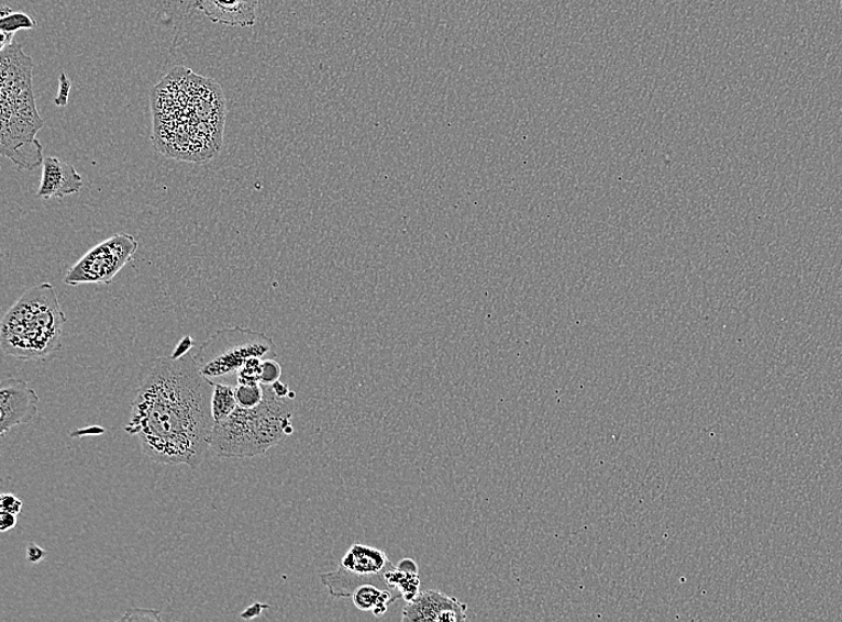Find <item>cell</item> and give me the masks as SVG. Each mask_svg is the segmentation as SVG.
<instances>
[{"label": "cell", "mask_w": 842, "mask_h": 622, "mask_svg": "<svg viewBox=\"0 0 842 622\" xmlns=\"http://www.w3.org/2000/svg\"><path fill=\"white\" fill-rule=\"evenodd\" d=\"M120 621H160V612L153 610H142V608H132Z\"/></svg>", "instance_id": "cell-20"}, {"label": "cell", "mask_w": 842, "mask_h": 622, "mask_svg": "<svg viewBox=\"0 0 842 622\" xmlns=\"http://www.w3.org/2000/svg\"><path fill=\"white\" fill-rule=\"evenodd\" d=\"M390 589L398 590L406 603L412 602L420 593L419 567L413 559H402L386 574Z\"/></svg>", "instance_id": "cell-14"}, {"label": "cell", "mask_w": 842, "mask_h": 622, "mask_svg": "<svg viewBox=\"0 0 842 622\" xmlns=\"http://www.w3.org/2000/svg\"><path fill=\"white\" fill-rule=\"evenodd\" d=\"M281 368L274 358L263 360L262 385L272 386L280 380Z\"/></svg>", "instance_id": "cell-19"}, {"label": "cell", "mask_w": 842, "mask_h": 622, "mask_svg": "<svg viewBox=\"0 0 842 622\" xmlns=\"http://www.w3.org/2000/svg\"><path fill=\"white\" fill-rule=\"evenodd\" d=\"M353 603L362 612H372L375 617H384L389 606L402 600L398 590L384 589L375 585H364L352 595Z\"/></svg>", "instance_id": "cell-13"}, {"label": "cell", "mask_w": 842, "mask_h": 622, "mask_svg": "<svg viewBox=\"0 0 842 622\" xmlns=\"http://www.w3.org/2000/svg\"><path fill=\"white\" fill-rule=\"evenodd\" d=\"M235 396L239 406L243 409H254L259 406L265 396L264 386L259 385H240L235 387Z\"/></svg>", "instance_id": "cell-17"}, {"label": "cell", "mask_w": 842, "mask_h": 622, "mask_svg": "<svg viewBox=\"0 0 842 622\" xmlns=\"http://www.w3.org/2000/svg\"><path fill=\"white\" fill-rule=\"evenodd\" d=\"M2 155L13 162L20 169L33 170L44 164L43 145L36 140V133L44 123L26 119L2 105Z\"/></svg>", "instance_id": "cell-7"}, {"label": "cell", "mask_w": 842, "mask_h": 622, "mask_svg": "<svg viewBox=\"0 0 842 622\" xmlns=\"http://www.w3.org/2000/svg\"><path fill=\"white\" fill-rule=\"evenodd\" d=\"M468 606L437 590L420 591L417 599L403 608L402 622L466 621Z\"/></svg>", "instance_id": "cell-9"}, {"label": "cell", "mask_w": 842, "mask_h": 622, "mask_svg": "<svg viewBox=\"0 0 842 622\" xmlns=\"http://www.w3.org/2000/svg\"><path fill=\"white\" fill-rule=\"evenodd\" d=\"M841 8H842V0H841Z\"/></svg>", "instance_id": "cell-29"}, {"label": "cell", "mask_w": 842, "mask_h": 622, "mask_svg": "<svg viewBox=\"0 0 842 622\" xmlns=\"http://www.w3.org/2000/svg\"><path fill=\"white\" fill-rule=\"evenodd\" d=\"M213 389L191 354L147 360L125 430L156 463L198 469L211 449Z\"/></svg>", "instance_id": "cell-1"}, {"label": "cell", "mask_w": 842, "mask_h": 622, "mask_svg": "<svg viewBox=\"0 0 842 622\" xmlns=\"http://www.w3.org/2000/svg\"><path fill=\"white\" fill-rule=\"evenodd\" d=\"M103 432H104V429L93 426L86 430H78L76 432H73L71 437L85 436V435H101L103 434Z\"/></svg>", "instance_id": "cell-27"}, {"label": "cell", "mask_w": 842, "mask_h": 622, "mask_svg": "<svg viewBox=\"0 0 842 622\" xmlns=\"http://www.w3.org/2000/svg\"><path fill=\"white\" fill-rule=\"evenodd\" d=\"M267 608H269L267 604L254 603L241 614V618L244 620H252L256 617H259L264 610H267Z\"/></svg>", "instance_id": "cell-26"}, {"label": "cell", "mask_w": 842, "mask_h": 622, "mask_svg": "<svg viewBox=\"0 0 842 622\" xmlns=\"http://www.w3.org/2000/svg\"><path fill=\"white\" fill-rule=\"evenodd\" d=\"M263 360L262 358H251L244 363L237 371V382L240 385L262 384Z\"/></svg>", "instance_id": "cell-18"}, {"label": "cell", "mask_w": 842, "mask_h": 622, "mask_svg": "<svg viewBox=\"0 0 842 622\" xmlns=\"http://www.w3.org/2000/svg\"><path fill=\"white\" fill-rule=\"evenodd\" d=\"M235 387L223 384H214L212 395V414L215 424L225 421L237 409Z\"/></svg>", "instance_id": "cell-15"}, {"label": "cell", "mask_w": 842, "mask_h": 622, "mask_svg": "<svg viewBox=\"0 0 842 622\" xmlns=\"http://www.w3.org/2000/svg\"><path fill=\"white\" fill-rule=\"evenodd\" d=\"M38 397L35 390L18 378H7L0 384V434L4 436L12 427L30 424L37 413Z\"/></svg>", "instance_id": "cell-8"}, {"label": "cell", "mask_w": 842, "mask_h": 622, "mask_svg": "<svg viewBox=\"0 0 842 622\" xmlns=\"http://www.w3.org/2000/svg\"><path fill=\"white\" fill-rule=\"evenodd\" d=\"M394 566L384 551L355 544L345 553L341 566L335 571L322 574L320 579L331 597L347 599L364 585L390 589L386 574Z\"/></svg>", "instance_id": "cell-5"}, {"label": "cell", "mask_w": 842, "mask_h": 622, "mask_svg": "<svg viewBox=\"0 0 842 622\" xmlns=\"http://www.w3.org/2000/svg\"><path fill=\"white\" fill-rule=\"evenodd\" d=\"M23 507L22 500L16 496L4 493L0 497V509L19 515Z\"/></svg>", "instance_id": "cell-21"}, {"label": "cell", "mask_w": 842, "mask_h": 622, "mask_svg": "<svg viewBox=\"0 0 842 622\" xmlns=\"http://www.w3.org/2000/svg\"><path fill=\"white\" fill-rule=\"evenodd\" d=\"M18 525V515L15 513L3 511L0 512V531L8 532Z\"/></svg>", "instance_id": "cell-24"}, {"label": "cell", "mask_w": 842, "mask_h": 622, "mask_svg": "<svg viewBox=\"0 0 842 622\" xmlns=\"http://www.w3.org/2000/svg\"><path fill=\"white\" fill-rule=\"evenodd\" d=\"M274 341L263 333L233 327L213 333L198 349L195 359L198 368L208 378L237 375L242 365L251 358H275Z\"/></svg>", "instance_id": "cell-4"}, {"label": "cell", "mask_w": 842, "mask_h": 622, "mask_svg": "<svg viewBox=\"0 0 842 622\" xmlns=\"http://www.w3.org/2000/svg\"><path fill=\"white\" fill-rule=\"evenodd\" d=\"M259 0H196L193 8L213 23L229 26H253Z\"/></svg>", "instance_id": "cell-11"}, {"label": "cell", "mask_w": 842, "mask_h": 622, "mask_svg": "<svg viewBox=\"0 0 842 622\" xmlns=\"http://www.w3.org/2000/svg\"><path fill=\"white\" fill-rule=\"evenodd\" d=\"M70 90H71L70 79L67 78L65 74H62L59 79V92L57 95L56 100H54V103H56L58 107H65L67 102H69Z\"/></svg>", "instance_id": "cell-22"}, {"label": "cell", "mask_w": 842, "mask_h": 622, "mask_svg": "<svg viewBox=\"0 0 842 622\" xmlns=\"http://www.w3.org/2000/svg\"><path fill=\"white\" fill-rule=\"evenodd\" d=\"M47 557V551L40 547L35 543H29L26 545V562L31 564H37L43 562Z\"/></svg>", "instance_id": "cell-23"}, {"label": "cell", "mask_w": 842, "mask_h": 622, "mask_svg": "<svg viewBox=\"0 0 842 622\" xmlns=\"http://www.w3.org/2000/svg\"><path fill=\"white\" fill-rule=\"evenodd\" d=\"M37 29L35 20L24 12H13L11 8L3 7L0 10V31L16 34L19 31H33Z\"/></svg>", "instance_id": "cell-16"}, {"label": "cell", "mask_w": 842, "mask_h": 622, "mask_svg": "<svg viewBox=\"0 0 842 622\" xmlns=\"http://www.w3.org/2000/svg\"><path fill=\"white\" fill-rule=\"evenodd\" d=\"M264 386V400L254 409L237 406L225 421L217 423L212 431L211 451L223 458H248L261 456L285 437L293 434L291 419L293 401L279 398L270 386Z\"/></svg>", "instance_id": "cell-2"}, {"label": "cell", "mask_w": 842, "mask_h": 622, "mask_svg": "<svg viewBox=\"0 0 842 622\" xmlns=\"http://www.w3.org/2000/svg\"><path fill=\"white\" fill-rule=\"evenodd\" d=\"M272 389H274L275 393L279 398H289L290 389L287 385L281 384L280 381L270 386Z\"/></svg>", "instance_id": "cell-28"}, {"label": "cell", "mask_w": 842, "mask_h": 622, "mask_svg": "<svg viewBox=\"0 0 842 622\" xmlns=\"http://www.w3.org/2000/svg\"><path fill=\"white\" fill-rule=\"evenodd\" d=\"M195 346V341L191 336H186L184 340L179 343L178 346L174 349V353L171 355L173 358L179 359L187 354H189V351Z\"/></svg>", "instance_id": "cell-25"}, {"label": "cell", "mask_w": 842, "mask_h": 622, "mask_svg": "<svg viewBox=\"0 0 842 622\" xmlns=\"http://www.w3.org/2000/svg\"><path fill=\"white\" fill-rule=\"evenodd\" d=\"M137 251L139 241L132 235L117 234L90 249L71 267L64 282L69 287H79L84 284L110 286L120 270L133 260Z\"/></svg>", "instance_id": "cell-6"}, {"label": "cell", "mask_w": 842, "mask_h": 622, "mask_svg": "<svg viewBox=\"0 0 842 622\" xmlns=\"http://www.w3.org/2000/svg\"><path fill=\"white\" fill-rule=\"evenodd\" d=\"M84 185V178L73 165L66 164L58 157L48 156L44 159L43 178H41L37 197L63 199L79 193Z\"/></svg>", "instance_id": "cell-10"}, {"label": "cell", "mask_w": 842, "mask_h": 622, "mask_svg": "<svg viewBox=\"0 0 842 622\" xmlns=\"http://www.w3.org/2000/svg\"><path fill=\"white\" fill-rule=\"evenodd\" d=\"M34 63L25 56L22 46L12 44L2 49L3 91L32 86Z\"/></svg>", "instance_id": "cell-12"}, {"label": "cell", "mask_w": 842, "mask_h": 622, "mask_svg": "<svg viewBox=\"0 0 842 622\" xmlns=\"http://www.w3.org/2000/svg\"><path fill=\"white\" fill-rule=\"evenodd\" d=\"M67 318L60 308L56 289L43 282L26 290L2 321V348L22 360L45 358L62 348V334Z\"/></svg>", "instance_id": "cell-3"}]
</instances>
